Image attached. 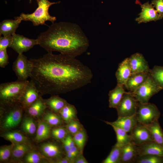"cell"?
<instances>
[{
    "label": "cell",
    "mask_w": 163,
    "mask_h": 163,
    "mask_svg": "<svg viewBox=\"0 0 163 163\" xmlns=\"http://www.w3.org/2000/svg\"><path fill=\"white\" fill-rule=\"evenodd\" d=\"M30 78L42 96L65 94L91 82V70L75 57L48 52L42 57L30 59Z\"/></svg>",
    "instance_id": "6da1fadb"
},
{
    "label": "cell",
    "mask_w": 163,
    "mask_h": 163,
    "mask_svg": "<svg viewBox=\"0 0 163 163\" xmlns=\"http://www.w3.org/2000/svg\"><path fill=\"white\" fill-rule=\"evenodd\" d=\"M37 39L38 45L48 52L57 51L75 57L89 46V40L79 26L65 22L53 23Z\"/></svg>",
    "instance_id": "7a4b0ae2"
},
{
    "label": "cell",
    "mask_w": 163,
    "mask_h": 163,
    "mask_svg": "<svg viewBox=\"0 0 163 163\" xmlns=\"http://www.w3.org/2000/svg\"><path fill=\"white\" fill-rule=\"evenodd\" d=\"M0 129L11 130L16 127L21 121L24 108L19 102L0 104Z\"/></svg>",
    "instance_id": "3957f363"
},
{
    "label": "cell",
    "mask_w": 163,
    "mask_h": 163,
    "mask_svg": "<svg viewBox=\"0 0 163 163\" xmlns=\"http://www.w3.org/2000/svg\"><path fill=\"white\" fill-rule=\"evenodd\" d=\"M36 0L38 7L34 12L31 14L21 13L19 16L15 17L14 19H19L21 21H30L35 26L46 25L45 22L48 21L54 23L56 20V18L49 14V9L52 5L59 3L60 2H51L48 0Z\"/></svg>",
    "instance_id": "277c9868"
},
{
    "label": "cell",
    "mask_w": 163,
    "mask_h": 163,
    "mask_svg": "<svg viewBox=\"0 0 163 163\" xmlns=\"http://www.w3.org/2000/svg\"><path fill=\"white\" fill-rule=\"evenodd\" d=\"M29 81L17 80L0 85V104L19 102L25 88Z\"/></svg>",
    "instance_id": "5b68a950"
},
{
    "label": "cell",
    "mask_w": 163,
    "mask_h": 163,
    "mask_svg": "<svg viewBox=\"0 0 163 163\" xmlns=\"http://www.w3.org/2000/svg\"><path fill=\"white\" fill-rule=\"evenodd\" d=\"M161 90L149 75L141 85L131 93L138 102L147 103L153 95Z\"/></svg>",
    "instance_id": "8992f818"
},
{
    "label": "cell",
    "mask_w": 163,
    "mask_h": 163,
    "mask_svg": "<svg viewBox=\"0 0 163 163\" xmlns=\"http://www.w3.org/2000/svg\"><path fill=\"white\" fill-rule=\"evenodd\" d=\"M136 115L138 122L146 125L158 120L161 113L156 105L153 104L138 102Z\"/></svg>",
    "instance_id": "52a82bcc"
},
{
    "label": "cell",
    "mask_w": 163,
    "mask_h": 163,
    "mask_svg": "<svg viewBox=\"0 0 163 163\" xmlns=\"http://www.w3.org/2000/svg\"><path fill=\"white\" fill-rule=\"evenodd\" d=\"M138 102L132 93H125L116 108L118 117L131 116L136 114Z\"/></svg>",
    "instance_id": "ba28073f"
},
{
    "label": "cell",
    "mask_w": 163,
    "mask_h": 163,
    "mask_svg": "<svg viewBox=\"0 0 163 163\" xmlns=\"http://www.w3.org/2000/svg\"><path fill=\"white\" fill-rule=\"evenodd\" d=\"M33 68L31 62L23 53L18 54L12 66L13 70L18 80L21 81L27 80L30 77Z\"/></svg>",
    "instance_id": "9c48e42d"
},
{
    "label": "cell",
    "mask_w": 163,
    "mask_h": 163,
    "mask_svg": "<svg viewBox=\"0 0 163 163\" xmlns=\"http://www.w3.org/2000/svg\"><path fill=\"white\" fill-rule=\"evenodd\" d=\"M39 150V152L50 162L54 163L63 157L62 148L56 143L49 142L43 143L40 146Z\"/></svg>",
    "instance_id": "30bf717a"
},
{
    "label": "cell",
    "mask_w": 163,
    "mask_h": 163,
    "mask_svg": "<svg viewBox=\"0 0 163 163\" xmlns=\"http://www.w3.org/2000/svg\"><path fill=\"white\" fill-rule=\"evenodd\" d=\"M13 41L9 47L12 48L18 54L23 53L38 45L37 40L29 38L15 33L12 35Z\"/></svg>",
    "instance_id": "8fae6325"
},
{
    "label": "cell",
    "mask_w": 163,
    "mask_h": 163,
    "mask_svg": "<svg viewBox=\"0 0 163 163\" xmlns=\"http://www.w3.org/2000/svg\"><path fill=\"white\" fill-rule=\"evenodd\" d=\"M141 11L136 21L139 24L156 21L162 19V17L158 13L151 3L146 2L141 5Z\"/></svg>",
    "instance_id": "7c38bea8"
},
{
    "label": "cell",
    "mask_w": 163,
    "mask_h": 163,
    "mask_svg": "<svg viewBox=\"0 0 163 163\" xmlns=\"http://www.w3.org/2000/svg\"><path fill=\"white\" fill-rule=\"evenodd\" d=\"M41 96L34 84L30 81L26 86L19 102L25 109Z\"/></svg>",
    "instance_id": "4fadbf2b"
},
{
    "label": "cell",
    "mask_w": 163,
    "mask_h": 163,
    "mask_svg": "<svg viewBox=\"0 0 163 163\" xmlns=\"http://www.w3.org/2000/svg\"><path fill=\"white\" fill-rule=\"evenodd\" d=\"M130 133L132 141L136 146L153 141L147 128L145 126L139 123Z\"/></svg>",
    "instance_id": "5bb4252c"
},
{
    "label": "cell",
    "mask_w": 163,
    "mask_h": 163,
    "mask_svg": "<svg viewBox=\"0 0 163 163\" xmlns=\"http://www.w3.org/2000/svg\"><path fill=\"white\" fill-rule=\"evenodd\" d=\"M129 59L132 74L149 72L150 69L148 62L142 54L138 53H135L132 55Z\"/></svg>",
    "instance_id": "9a60e30c"
},
{
    "label": "cell",
    "mask_w": 163,
    "mask_h": 163,
    "mask_svg": "<svg viewBox=\"0 0 163 163\" xmlns=\"http://www.w3.org/2000/svg\"><path fill=\"white\" fill-rule=\"evenodd\" d=\"M107 124L120 128L126 132L130 133L138 123L136 114L131 116L118 117L115 121L111 122L104 121Z\"/></svg>",
    "instance_id": "2e32d148"
},
{
    "label": "cell",
    "mask_w": 163,
    "mask_h": 163,
    "mask_svg": "<svg viewBox=\"0 0 163 163\" xmlns=\"http://www.w3.org/2000/svg\"><path fill=\"white\" fill-rule=\"evenodd\" d=\"M131 75L129 59L127 58L119 64L116 72L117 84L125 87L126 82Z\"/></svg>",
    "instance_id": "e0dca14e"
},
{
    "label": "cell",
    "mask_w": 163,
    "mask_h": 163,
    "mask_svg": "<svg viewBox=\"0 0 163 163\" xmlns=\"http://www.w3.org/2000/svg\"><path fill=\"white\" fill-rule=\"evenodd\" d=\"M137 146L138 155H154L163 156V146L153 141Z\"/></svg>",
    "instance_id": "ac0fdd59"
},
{
    "label": "cell",
    "mask_w": 163,
    "mask_h": 163,
    "mask_svg": "<svg viewBox=\"0 0 163 163\" xmlns=\"http://www.w3.org/2000/svg\"><path fill=\"white\" fill-rule=\"evenodd\" d=\"M137 156V146L132 141L121 147V163H134Z\"/></svg>",
    "instance_id": "d6986e66"
},
{
    "label": "cell",
    "mask_w": 163,
    "mask_h": 163,
    "mask_svg": "<svg viewBox=\"0 0 163 163\" xmlns=\"http://www.w3.org/2000/svg\"><path fill=\"white\" fill-rule=\"evenodd\" d=\"M12 144V153L11 161L12 162L21 161L29 152L33 149L30 143Z\"/></svg>",
    "instance_id": "ffe728a7"
},
{
    "label": "cell",
    "mask_w": 163,
    "mask_h": 163,
    "mask_svg": "<svg viewBox=\"0 0 163 163\" xmlns=\"http://www.w3.org/2000/svg\"><path fill=\"white\" fill-rule=\"evenodd\" d=\"M149 75L148 72L132 74L128 80L125 87L129 91L133 92L144 82Z\"/></svg>",
    "instance_id": "44dd1931"
},
{
    "label": "cell",
    "mask_w": 163,
    "mask_h": 163,
    "mask_svg": "<svg viewBox=\"0 0 163 163\" xmlns=\"http://www.w3.org/2000/svg\"><path fill=\"white\" fill-rule=\"evenodd\" d=\"M47 107L41 96L24 110L31 117H38L43 115Z\"/></svg>",
    "instance_id": "7402d4cb"
},
{
    "label": "cell",
    "mask_w": 163,
    "mask_h": 163,
    "mask_svg": "<svg viewBox=\"0 0 163 163\" xmlns=\"http://www.w3.org/2000/svg\"><path fill=\"white\" fill-rule=\"evenodd\" d=\"M123 87L117 84L114 89L110 91L108 94L110 108L116 109L119 104L123 95L126 92Z\"/></svg>",
    "instance_id": "603a6c76"
},
{
    "label": "cell",
    "mask_w": 163,
    "mask_h": 163,
    "mask_svg": "<svg viewBox=\"0 0 163 163\" xmlns=\"http://www.w3.org/2000/svg\"><path fill=\"white\" fill-rule=\"evenodd\" d=\"M21 21L19 19L3 20L0 24V36L2 35L4 36L13 35L15 33Z\"/></svg>",
    "instance_id": "cb8c5ba5"
},
{
    "label": "cell",
    "mask_w": 163,
    "mask_h": 163,
    "mask_svg": "<svg viewBox=\"0 0 163 163\" xmlns=\"http://www.w3.org/2000/svg\"><path fill=\"white\" fill-rule=\"evenodd\" d=\"M44 100L48 109L58 114L68 103L66 100L58 95H52L49 98Z\"/></svg>",
    "instance_id": "d4e9b609"
},
{
    "label": "cell",
    "mask_w": 163,
    "mask_h": 163,
    "mask_svg": "<svg viewBox=\"0 0 163 163\" xmlns=\"http://www.w3.org/2000/svg\"><path fill=\"white\" fill-rule=\"evenodd\" d=\"M51 127L43 120H39L35 141L40 142L48 139L51 135Z\"/></svg>",
    "instance_id": "484cf974"
},
{
    "label": "cell",
    "mask_w": 163,
    "mask_h": 163,
    "mask_svg": "<svg viewBox=\"0 0 163 163\" xmlns=\"http://www.w3.org/2000/svg\"><path fill=\"white\" fill-rule=\"evenodd\" d=\"M145 126L149 130L153 141L163 146V130L158 120Z\"/></svg>",
    "instance_id": "4316f807"
},
{
    "label": "cell",
    "mask_w": 163,
    "mask_h": 163,
    "mask_svg": "<svg viewBox=\"0 0 163 163\" xmlns=\"http://www.w3.org/2000/svg\"><path fill=\"white\" fill-rule=\"evenodd\" d=\"M0 136L12 143H30L28 138L18 131L10 130L4 131Z\"/></svg>",
    "instance_id": "83f0119b"
},
{
    "label": "cell",
    "mask_w": 163,
    "mask_h": 163,
    "mask_svg": "<svg viewBox=\"0 0 163 163\" xmlns=\"http://www.w3.org/2000/svg\"><path fill=\"white\" fill-rule=\"evenodd\" d=\"M47 109L43 115V120L51 126H59L63 124L64 121L59 114Z\"/></svg>",
    "instance_id": "f1b7e54d"
},
{
    "label": "cell",
    "mask_w": 163,
    "mask_h": 163,
    "mask_svg": "<svg viewBox=\"0 0 163 163\" xmlns=\"http://www.w3.org/2000/svg\"><path fill=\"white\" fill-rule=\"evenodd\" d=\"M66 123L71 120L77 118V111L75 107L68 103L59 113Z\"/></svg>",
    "instance_id": "f546056e"
},
{
    "label": "cell",
    "mask_w": 163,
    "mask_h": 163,
    "mask_svg": "<svg viewBox=\"0 0 163 163\" xmlns=\"http://www.w3.org/2000/svg\"><path fill=\"white\" fill-rule=\"evenodd\" d=\"M26 163H41L50 162L49 160L42 155L33 150L29 152L22 159Z\"/></svg>",
    "instance_id": "4dcf8cb0"
},
{
    "label": "cell",
    "mask_w": 163,
    "mask_h": 163,
    "mask_svg": "<svg viewBox=\"0 0 163 163\" xmlns=\"http://www.w3.org/2000/svg\"><path fill=\"white\" fill-rule=\"evenodd\" d=\"M115 132L117 142L116 144L122 147L132 141L130 135L123 129L113 125H111Z\"/></svg>",
    "instance_id": "1f68e13d"
},
{
    "label": "cell",
    "mask_w": 163,
    "mask_h": 163,
    "mask_svg": "<svg viewBox=\"0 0 163 163\" xmlns=\"http://www.w3.org/2000/svg\"><path fill=\"white\" fill-rule=\"evenodd\" d=\"M121 147L116 144L102 163H121Z\"/></svg>",
    "instance_id": "d6a6232c"
},
{
    "label": "cell",
    "mask_w": 163,
    "mask_h": 163,
    "mask_svg": "<svg viewBox=\"0 0 163 163\" xmlns=\"http://www.w3.org/2000/svg\"><path fill=\"white\" fill-rule=\"evenodd\" d=\"M32 117H26L24 118L21 124V128L26 133L34 134L37 130L36 125Z\"/></svg>",
    "instance_id": "836d02e7"
},
{
    "label": "cell",
    "mask_w": 163,
    "mask_h": 163,
    "mask_svg": "<svg viewBox=\"0 0 163 163\" xmlns=\"http://www.w3.org/2000/svg\"><path fill=\"white\" fill-rule=\"evenodd\" d=\"M72 137L75 145L83 153L87 139L86 133L84 128L73 135Z\"/></svg>",
    "instance_id": "e575fe53"
},
{
    "label": "cell",
    "mask_w": 163,
    "mask_h": 163,
    "mask_svg": "<svg viewBox=\"0 0 163 163\" xmlns=\"http://www.w3.org/2000/svg\"><path fill=\"white\" fill-rule=\"evenodd\" d=\"M150 76L163 89V66H155L149 72Z\"/></svg>",
    "instance_id": "d590c367"
},
{
    "label": "cell",
    "mask_w": 163,
    "mask_h": 163,
    "mask_svg": "<svg viewBox=\"0 0 163 163\" xmlns=\"http://www.w3.org/2000/svg\"><path fill=\"white\" fill-rule=\"evenodd\" d=\"M134 163H163V156L154 155H138Z\"/></svg>",
    "instance_id": "8d00e7d4"
},
{
    "label": "cell",
    "mask_w": 163,
    "mask_h": 163,
    "mask_svg": "<svg viewBox=\"0 0 163 163\" xmlns=\"http://www.w3.org/2000/svg\"><path fill=\"white\" fill-rule=\"evenodd\" d=\"M69 133L66 128L59 126L51 129V135L54 139L62 141Z\"/></svg>",
    "instance_id": "74e56055"
},
{
    "label": "cell",
    "mask_w": 163,
    "mask_h": 163,
    "mask_svg": "<svg viewBox=\"0 0 163 163\" xmlns=\"http://www.w3.org/2000/svg\"><path fill=\"white\" fill-rule=\"evenodd\" d=\"M13 144L0 146V161L6 162L11 160L12 153Z\"/></svg>",
    "instance_id": "f35d334b"
},
{
    "label": "cell",
    "mask_w": 163,
    "mask_h": 163,
    "mask_svg": "<svg viewBox=\"0 0 163 163\" xmlns=\"http://www.w3.org/2000/svg\"><path fill=\"white\" fill-rule=\"evenodd\" d=\"M83 128L77 118L73 119L67 123L66 127L69 133L72 136Z\"/></svg>",
    "instance_id": "ab89813d"
},
{
    "label": "cell",
    "mask_w": 163,
    "mask_h": 163,
    "mask_svg": "<svg viewBox=\"0 0 163 163\" xmlns=\"http://www.w3.org/2000/svg\"><path fill=\"white\" fill-rule=\"evenodd\" d=\"M13 37L12 35L6 36H0V50L7 49L8 47H10L11 45Z\"/></svg>",
    "instance_id": "60d3db41"
},
{
    "label": "cell",
    "mask_w": 163,
    "mask_h": 163,
    "mask_svg": "<svg viewBox=\"0 0 163 163\" xmlns=\"http://www.w3.org/2000/svg\"><path fill=\"white\" fill-rule=\"evenodd\" d=\"M6 49L0 50V67L4 68L9 63Z\"/></svg>",
    "instance_id": "b9f144b4"
},
{
    "label": "cell",
    "mask_w": 163,
    "mask_h": 163,
    "mask_svg": "<svg viewBox=\"0 0 163 163\" xmlns=\"http://www.w3.org/2000/svg\"><path fill=\"white\" fill-rule=\"evenodd\" d=\"M151 4L158 14L163 18V0H152Z\"/></svg>",
    "instance_id": "7bdbcfd3"
},
{
    "label": "cell",
    "mask_w": 163,
    "mask_h": 163,
    "mask_svg": "<svg viewBox=\"0 0 163 163\" xmlns=\"http://www.w3.org/2000/svg\"><path fill=\"white\" fill-rule=\"evenodd\" d=\"M88 162L84 157L83 153L80 152L75 158L74 163H88Z\"/></svg>",
    "instance_id": "ee69618b"
},
{
    "label": "cell",
    "mask_w": 163,
    "mask_h": 163,
    "mask_svg": "<svg viewBox=\"0 0 163 163\" xmlns=\"http://www.w3.org/2000/svg\"><path fill=\"white\" fill-rule=\"evenodd\" d=\"M55 163H72V161L65 156L55 161Z\"/></svg>",
    "instance_id": "f6af8a7d"
},
{
    "label": "cell",
    "mask_w": 163,
    "mask_h": 163,
    "mask_svg": "<svg viewBox=\"0 0 163 163\" xmlns=\"http://www.w3.org/2000/svg\"><path fill=\"white\" fill-rule=\"evenodd\" d=\"M63 144V148L66 153L68 152L71 148L69 144L66 137L62 141Z\"/></svg>",
    "instance_id": "bcb514c9"
},
{
    "label": "cell",
    "mask_w": 163,
    "mask_h": 163,
    "mask_svg": "<svg viewBox=\"0 0 163 163\" xmlns=\"http://www.w3.org/2000/svg\"><path fill=\"white\" fill-rule=\"evenodd\" d=\"M31 2V0H30V3Z\"/></svg>",
    "instance_id": "7dc6e473"
}]
</instances>
